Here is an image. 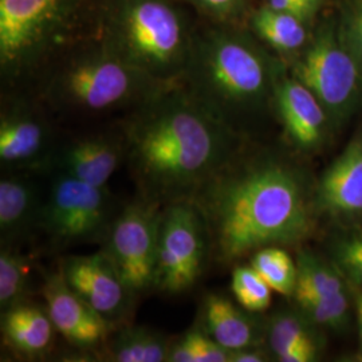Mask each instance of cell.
<instances>
[{"label":"cell","mask_w":362,"mask_h":362,"mask_svg":"<svg viewBox=\"0 0 362 362\" xmlns=\"http://www.w3.org/2000/svg\"><path fill=\"white\" fill-rule=\"evenodd\" d=\"M230 298L209 293L203 298L196 326L230 351L260 346L263 329L258 321Z\"/></svg>","instance_id":"14"},{"label":"cell","mask_w":362,"mask_h":362,"mask_svg":"<svg viewBox=\"0 0 362 362\" xmlns=\"http://www.w3.org/2000/svg\"><path fill=\"white\" fill-rule=\"evenodd\" d=\"M62 0H0V58L16 69L42 38Z\"/></svg>","instance_id":"13"},{"label":"cell","mask_w":362,"mask_h":362,"mask_svg":"<svg viewBox=\"0 0 362 362\" xmlns=\"http://www.w3.org/2000/svg\"><path fill=\"white\" fill-rule=\"evenodd\" d=\"M356 308H357V318H358V327H360V338L362 342V294L357 297L356 300Z\"/></svg>","instance_id":"34"},{"label":"cell","mask_w":362,"mask_h":362,"mask_svg":"<svg viewBox=\"0 0 362 362\" xmlns=\"http://www.w3.org/2000/svg\"><path fill=\"white\" fill-rule=\"evenodd\" d=\"M57 329L46 306L25 300L1 313V334L18 353L38 357L52 348Z\"/></svg>","instance_id":"19"},{"label":"cell","mask_w":362,"mask_h":362,"mask_svg":"<svg viewBox=\"0 0 362 362\" xmlns=\"http://www.w3.org/2000/svg\"><path fill=\"white\" fill-rule=\"evenodd\" d=\"M231 290L236 302L251 313H263L272 305V287L250 264L233 269Z\"/></svg>","instance_id":"27"},{"label":"cell","mask_w":362,"mask_h":362,"mask_svg":"<svg viewBox=\"0 0 362 362\" xmlns=\"http://www.w3.org/2000/svg\"><path fill=\"white\" fill-rule=\"evenodd\" d=\"M332 252L337 272L353 285L362 287V233L341 238Z\"/></svg>","instance_id":"28"},{"label":"cell","mask_w":362,"mask_h":362,"mask_svg":"<svg viewBox=\"0 0 362 362\" xmlns=\"http://www.w3.org/2000/svg\"><path fill=\"white\" fill-rule=\"evenodd\" d=\"M30 269L27 259L15 246L0 250V310H8L27 300Z\"/></svg>","instance_id":"25"},{"label":"cell","mask_w":362,"mask_h":362,"mask_svg":"<svg viewBox=\"0 0 362 362\" xmlns=\"http://www.w3.org/2000/svg\"><path fill=\"white\" fill-rule=\"evenodd\" d=\"M118 211L106 187L54 175L40 206L37 228L59 251L76 245L103 243Z\"/></svg>","instance_id":"3"},{"label":"cell","mask_w":362,"mask_h":362,"mask_svg":"<svg viewBox=\"0 0 362 362\" xmlns=\"http://www.w3.org/2000/svg\"><path fill=\"white\" fill-rule=\"evenodd\" d=\"M354 30H356V38H357V43H358L362 55V6L357 11L356 19H354Z\"/></svg>","instance_id":"32"},{"label":"cell","mask_w":362,"mask_h":362,"mask_svg":"<svg viewBox=\"0 0 362 362\" xmlns=\"http://www.w3.org/2000/svg\"><path fill=\"white\" fill-rule=\"evenodd\" d=\"M40 293L57 332L70 345L79 349H94L106 344L113 325L67 285L59 267L45 275Z\"/></svg>","instance_id":"11"},{"label":"cell","mask_w":362,"mask_h":362,"mask_svg":"<svg viewBox=\"0 0 362 362\" xmlns=\"http://www.w3.org/2000/svg\"><path fill=\"white\" fill-rule=\"evenodd\" d=\"M250 266L257 270L272 291L293 297L297 286V262L282 247L260 248L252 254Z\"/></svg>","instance_id":"22"},{"label":"cell","mask_w":362,"mask_h":362,"mask_svg":"<svg viewBox=\"0 0 362 362\" xmlns=\"http://www.w3.org/2000/svg\"><path fill=\"white\" fill-rule=\"evenodd\" d=\"M185 336L194 353V362H230L231 351L223 348L196 325L185 333Z\"/></svg>","instance_id":"29"},{"label":"cell","mask_w":362,"mask_h":362,"mask_svg":"<svg viewBox=\"0 0 362 362\" xmlns=\"http://www.w3.org/2000/svg\"><path fill=\"white\" fill-rule=\"evenodd\" d=\"M293 1H296L297 4H299L309 16H311L313 13L317 11V8H318V4H320V0H293Z\"/></svg>","instance_id":"33"},{"label":"cell","mask_w":362,"mask_h":362,"mask_svg":"<svg viewBox=\"0 0 362 362\" xmlns=\"http://www.w3.org/2000/svg\"><path fill=\"white\" fill-rule=\"evenodd\" d=\"M293 297L302 313L313 325L330 329L344 327L349 318V299L346 291L334 294H318L296 291Z\"/></svg>","instance_id":"24"},{"label":"cell","mask_w":362,"mask_h":362,"mask_svg":"<svg viewBox=\"0 0 362 362\" xmlns=\"http://www.w3.org/2000/svg\"><path fill=\"white\" fill-rule=\"evenodd\" d=\"M296 79L337 117L349 110L360 89L357 62L332 38L321 39L305 54L296 66Z\"/></svg>","instance_id":"9"},{"label":"cell","mask_w":362,"mask_h":362,"mask_svg":"<svg viewBox=\"0 0 362 362\" xmlns=\"http://www.w3.org/2000/svg\"><path fill=\"white\" fill-rule=\"evenodd\" d=\"M122 161H125L122 140L90 136L52 149L40 170L106 187Z\"/></svg>","instance_id":"12"},{"label":"cell","mask_w":362,"mask_h":362,"mask_svg":"<svg viewBox=\"0 0 362 362\" xmlns=\"http://www.w3.org/2000/svg\"><path fill=\"white\" fill-rule=\"evenodd\" d=\"M164 206L137 196L117 212L101 250L136 297L155 291Z\"/></svg>","instance_id":"7"},{"label":"cell","mask_w":362,"mask_h":362,"mask_svg":"<svg viewBox=\"0 0 362 362\" xmlns=\"http://www.w3.org/2000/svg\"><path fill=\"white\" fill-rule=\"evenodd\" d=\"M267 361L266 353L260 350V346L233 350L230 356V362H263Z\"/></svg>","instance_id":"30"},{"label":"cell","mask_w":362,"mask_h":362,"mask_svg":"<svg viewBox=\"0 0 362 362\" xmlns=\"http://www.w3.org/2000/svg\"><path fill=\"white\" fill-rule=\"evenodd\" d=\"M153 79L122 57L94 55L65 67L54 79L52 94L79 110L104 112L140 94L152 95Z\"/></svg>","instance_id":"6"},{"label":"cell","mask_w":362,"mask_h":362,"mask_svg":"<svg viewBox=\"0 0 362 362\" xmlns=\"http://www.w3.org/2000/svg\"><path fill=\"white\" fill-rule=\"evenodd\" d=\"M336 272V269H332L310 252H300L297 258V286L294 293L334 294L346 291L342 274Z\"/></svg>","instance_id":"26"},{"label":"cell","mask_w":362,"mask_h":362,"mask_svg":"<svg viewBox=\"0 0 362 362\" xmlns=\"http://www.w3.org/2000/svg\"><path fill=\"white\" fill-rule=\"evenodd\" d=\"M58 267L67 285L109 324H124L129 318L137 297L103 250L88 255H67Z\"/></svg>","instance_id":"10"},{"label":"cell","mask_w":362,"mask_h":362,"mask_svg":"<svg viewBox=\"0 0 362 362\" xmlns=\"http://www.w3.org/2000/svg\"><path fill=\"white\" fill-rule=\"evenodd\" d=\"M275 100L291 143L302 151L315 149L322 143L325 107L302 82L296 78L282 81L276 86Z\"/></svg>","instance_id":"15"},{"label":"cell","mask_w":362,"mask_h":362,"mask_svg":"<svg viewBox=\"0 0 362 362\" xmlns=\"http://www.w3.org/2000/svg\"><path fill=\"white\" fill-rule=\"evenodd\" d=\"M191 200L218 264L230 266L264 247L297 245L313 228L302 173L272 155L242 157L239 151Z\"/></svg>","instance_id":"1"},{"label":"cell","mask_w":362,"mask_h":362,"mask_svg":"<svg viewBox=\"0 0 362 362\" xmlns=\"http://www.w3.org/2000/svg\"><path fill=\"white\" fill-rule=\"evenodd\" d=\"M254 25L260 37L281 52L297 50L306 39L302 19L276 11L269 6L259 10L254 18Z\"/></svg>","instance_id":"23"},{"label":"cell","mask_w":362,"mask_h":362,"mask_svg":"<svg viewBox=\"0 0 362 362\" xmlns=\"http://www.w3.org/2000/svg\"><path fill=\"white\" fill-rule=\"evenodd\" d=\"M267 82L262 58L233 39H220L211 45L194 65V97L220 119L226 107L258 103Z\"/></svg>","instance_id":"4"},{"label":"cell","mask_w":362,"mask_h":362,"mask_svg":"<svg viewBox=\"0 0 362 362\" xmlns=\"http://www.w3.org/2000/svg\"><path fill=\"white\" fill-rule=\"evenodd\" d=\"M317 204L333 215L362 214V139L351 141L326 169L317 188Z\"/></svg>","instance_id":"16"},{"label":"cell","mask_w":362,"mask_h":362,"mask_svg":"<svg viewBox=\"0 0 362 362\" xmlns=\"http://www.w3.org/2000/svg\"><path fill=\"white\" fill-rule=\"evenodd\" d=\"M122 141L139 196L161 206L191 200L239 152L230 127L181 93L153 94Z\"/></svg>","instance_id":"2"},{"label":"cell","mask_w":362,"mask_h":362,"mask_svg":"<svg viewBox=\"0 0 362 362\" xmlns=\"http://www.w3.org/2000/svg\"><path fill=\"white\" fill-rule=\"evenodd\" d=\"M311 325L302 313L282 311L275 314L266 326V338L272 357L279 360L291 350H318Z\"/></svg>","instance_id":"21"},{"label":"cell","mask_w":362,"mask_h":362,"mask_svg":"<svg viewBox=\"0 0 362 362\" xmlns=\"http://www.w3.org/2000/svg\"><path fill=\"white\" fill-rule=\"evenodd\" d=\"M211 260L206 221L192 200L164 206L157 251L155 291L180 296L189 291Z\"/></svg>","instance_id":"5"},{"label":"cell","mask_w":362,"mask_h":362,"mask_svg":"<svg viewBox=\"0 0 362 362\" xmlns=\"http://www.w3.org/2000/svg\"><path fill=\"white\" fill-rule=\"evenodd\" d=\"M37 184L26 176L11 175L0 180L1 246H15L38 224L42 206Z\"/></svg>","instance_id":"18"},{"label":"cell","mask_w":362,"mask_h":362,"mask_svg":"<svg viewBox=\"0 0 362 362\" xmlns=\"http://www.w3.org/2000/svg\"><path fill=\"white\" fill-rule=\"evenodd\" d=\"M199 1L207 6L208 8H212L216 11H226L233 7L236 0H199Z\"/></svg>","instance_id":"31"},{"label":"cell","mask_w":362,"mask_h":362,"mask_svg":"<svg viewBox=\"0 0 362 362\" xmlns=\"http://www.w3.org/2000/svg\"><path fill=\"white\" fill-rule=\"evenodd\" d=\"M52 149L40 119L27 113H11L0 122V161L13 169L40 170Z\"/></svg>","instance_id":"17"},{"label":"cell","mask_w":362,"mask_h":362,"mask_svg":"<svg viewBox=\"0 0 362 362\" xmlns=\"http://www.w3.org/2000/svg\"><path fill=\"white\" fill-rule=\"evenodd\" d=\"M172 338L145 326H124L112 332L106 360L113 362H167Z\"/></svg>","instance_id":"20"},{"label":"cell","mask_w":362,"mask_h":362,"mask_svg":"<svg viewBox=\"0 0 362 362\" xmlns=\"http://www.w3.org/2000/svg\"><path fill=\"white\" fill-rule=\"evenodd\" d=\"M182 35L177 15L160 0H137L125 13V55L130 65L155 79L179 70Z\"/></svg>","instance_id":"8"}]
</instances>
